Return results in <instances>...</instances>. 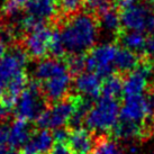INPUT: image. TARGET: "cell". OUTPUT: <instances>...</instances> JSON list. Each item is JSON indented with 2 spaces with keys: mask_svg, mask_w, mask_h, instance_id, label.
Returning a JSON list of instances; mask_svg holds the SVG:
<instances>
[{
  "mask_svg": "<svg viewBox=\"0 0 154 154\" xmlns=\"http://www.w3.org/2000/svg\"><path fill=\"white\" fill-rule=\"evenodd\" d=\"M13 109L5 107L4 105L0 103V123H5L10 118V116L13 114Z\"/></svg>",
  "mask_w": 154,
  "mask_h": 154,
  "instance_id": "obj_30",
  "label": "cell"
},
{
  "mask_svg": "<svg viewBox=\"0 0 154 154\" xmlns=\"http://www.w3.org/2000/svg\"><path fill=\"white\" fill-rule=\"evenodd\" d=\"M80 96L79 94H70L65 99L59 103L51 105L36 120V124L42 129H57L62 128L69 122L77 109Z\"/></svg>",
  "mask_w": 154,
  "mask_h": 154,
  "instance_id": "obj_5",
  "label": "cell"
},
{
  "mask_svg": "<svg viewBox=\"0 0 154 154\" xmlns=\"http://www.w3.org/2000/svg\"><path fill=\"white\" fill-rule=\"evenodd\" d=\"M123 79L124 78L117 73L105 79L101 88V96L118 100L123 94V81H124Z\"/></svg>",
  "mask_w": 154,
  "mask_h": 154,
  "instance_id": "obj_22",
  "label": "cell"
},
{
  "mask_svg": "<svg viewBox=\"0 0 154 154\" xmlns=\"http://www.w3.org/2000/svg\"><path fill=\"white\" fill-rule=\"evenodd\" d=\"M110 134L115 140L119 141L131 142L136 138L142 140V125L119 118L111 129Z\"/></svg>",
  "mask_w": 154,
  "mask_h": 154,
  "instance_id": "obj_19",
  "label": "cell"
},
{
  "mask_svg": "<svg viewBox=\"0 0 154 154\" xmlns=\"http://www.w3.org/2000/svg\"><path fill=\"white\" fill-rule=\"evenodd\" d=\"M97 19L99 23V27L106 32H109L110 34L115 35V37H117L123 30L118 7L110 8L103 13L99 14L97 16Z\"/></svg>",
  "mask_w": 154,
  "mask_h": 154,
  "instance_id": "obj_21",
  "label": "cell"
},
{
  "mask_svg": "<svg viewBox=\"0 0 154 154\" xmlns=\"http://www.w3.org/2000/svg\"><path fill=\"white\" fill-rule=\"evenodd\" d=\"M53 34L54 28L44 25L29 34L25 35L23 39V46L28 56L37 60L45 57L48 54Z\"/></svg>",
  "mask_w": 154,
  "mask_h": 154,
  "instance_id": "obj_9",
  "label": "cell"
},
{
  "mask_svg": "<svg viewBox=\"0 0 154 154\" xmlns=\"http://www.w3.org/2000/svg\"><path fill=\"white\" fill-rule=\"evenodd\" d=\"M65 63L72 75H79L85 72L86 68V54H69L65 59Z\"/></svg>",
  "mask_w": 154,
  "mask_h": 154,
  "instance_id": "obj_25",
  "label": "cell"
},
{
  "mask_svg": "<svg viewBox=\"0 0 154 154\" xmlns=\"http://www.w3.org/2000/svg\"><path fill=\"white\" fill-rule=\"evenodd\" d=\"M120 105L116 99L100 97L94 100V105L85 119V125L90 132L107 135L119 119Z\"/></svg>",
  "mask_w": 154,
  "mask_h": 154,
  "instance_id": "obj_3",
  "label": "cell"
},
{
  "mask_svg": "<svg viewBox=\"0 0 154 154\" xmlns=\"http://www.w3.org/2000/svg\"><path fill=\"white\" fill-rule=\"evenodd\" d=\"M118 46L115 43H103L94 46L86 55V68L101 79L116 74L115 60Z\"/></svg>",
  "mask_w": 154,
  "mask_h": 154,
  "instance_id": "obj_6",
  "label": "cell"
},
{
  "mask_svg": "<svg viewBox=\"0 0 154 154\" xmlns=\"http://www.w3.org/2000/svg\"><path fill=\"white\" fill-rule=\"evenodd\" d=\"M60 35L68 54H85L94 47L99 37V23L97 16L87 11H79L61 18Z\"/></svg>",
  "mask_w": 154,
  "mask_h": 154,
  "instance_id": "obj_1",
  "label": "cell"
},
{
  "mask_svg": "<svg viewBox=\"0 0 154 154\" xmlns=\"http://www.w3.org/2000/svg\"><path fill=\"white\" fill-rule=\"evenodd\" d=\"M141 61V57L134 52L126 50L124 47H118V52L115 60L116 73L124 78L128 73L134 71Z\"/></svg>",
  "mask_w": 154,
  "mask_h": 154,
  "instance_id": "obj_20",
  "label": "cell"
},
{
  "mask_svg": "<svg viewBox=\"0 0 154 154\" xmlns=\"http://www.w3.org/2000/svg\"><path fill=\"white\" fill-rule=\"evenodd\" d=\"M149 1H150V5H151V6H152V7L154 8V0H149Z\"/></svg>",
  "mask_w": 154,
  "mask_h": 154,
  "instance_id": "obj_34",
  "label": "cell"
},
{
  "mask_svg": "<svg viewBox=\"0 0 154 154\" xmlns=\"http://www.w3.org/2000/svg\"><path fill=\"white\" fill-rule=\"evenodd\" d=\"M26 14L32 15L46 23L51 20L52 23L59 22L60 19V10L57 0H29L25 6Z\"/></svg>",
  "mask_w": 154,
  "mask_h": 154,
  "instance_id": "obj_13",
  "label": "cell"
},
{
  "mask_svg": "<svg viewBox=\"0 0 154 154\" xmlns=\"http://www.w3.org/2000/svg\"><path fill=\"white\" fill-rule=\"evenodd\" d=\"M120 0H85V11L98 16L110 8L118 7Z\"/></svg>",
  "mask_w": 154,
  "mask_h": 154,
  "instance_id": "obj_23",
  "label": "cell"
},
{
  "mask_svg": "<svg viewBox=\"0 0 154 154\" xmlns=\"http://www.w3.org/2000/svg\"><path fill=\"white\" fill-rule=\"evenodd\" d=\"M147 36L149 35L137 33V32L122 30L120 34L116 37V42L122 47L134 52L135 54H137L142 59L143 53H144V48H145Z\"/></svg>",
  "mask_w": 154,
  "mask_h": 154,
  "instance_id": "obj_18",
  "label": "cell"
},
{
  "mask_svg": "<svg viewBox=\"0 0 154 154\" xmlns=\"http://www.w3.org/2000/svg\"><path fill=\"white\" fill-rule=\"evenodd\" d=\"M72 83V74L66 72L59 77L52 78L47 81L41 82L39 86L47 103L54 105L71 94Z\"/></svg>",
  "mask_w": 154,
  "mask_h": 154,
  "instance_id": "obj_10",
  "label": "cell"
},
{
  "mask_svg": "<svg viewBox=\"0 0 154 154\" xmlns=\"http://www.w3.org/2000/svg\"><path fill=\"white\" fill-rule=\"evenodd\" d=\"M33 134V127L29 124V122L16 119L9 127L8 145L15 150L17 147H23L29 141Z\"/></svg>",
  "mask_w": 154,
  "mask_h": 154,
  "instance_id": "obj_17",
  "label": "cell"
},
{
  "mask_svg": "<svg viewBox=\"0 0 154 154\" xmlns=\"http://www.w3.org/2000/svg\"><path fill=\"white\" fill-rule=\"evenodd\" d=\"M66 72H70V71H69L65 61L47 57V59L41 60L36 64L34 70V77L36 81L41 83V82L47 81L52 78L59 77Z\"/></svg>",
  "mask_w": 154,
  "mask_h": 154,
  "instance_id": "obj_15",
  "label": "cell"
},
{
  "mask_svg": "<svg viewBox=\"0 0 154 154\" xmlns=\"http://www.w3.org/2000/svg\"><path fill=\"white\" fill-rule=\"evenodd\" d=\"M0 154H20V152H18V151H16L15 149L8 145L0 149Z\"/></svg>",
  "mask_w": 154,
  "mask_h": 154,
  "instance_id": "obj_31",
  "label": "cell"
},
{
  "mask_svg": "<svg viewBox=\"0 0 154 154\" xmlns=\"http://www.w3.org/2000/svg\"><path fill=\"white\" fill-rule=\"evenodd\" d=\"M28 57L23 44H13L10 52L0 61V94L15 78L25 72Z\"/></svg>",
  "mask_w": 154,
  "mask_h": 154,
  "instance_id": "obj_7",
  "label": "cell"
},
{
  "mask_svg": "<svg viewBox=\"0 0 154 154\" xmlns=\"http://www.w3.org/2000/svg\"><path fill=\"white\" fill-rule=\"evenodd\" d=\"M92 154H123V152L115 142L108 138L107 135H100Z\"/></svg>",
  "mask_w": 154,
  "mask_h": 154,
  "instance_id": "obj_24",
  "label": "cell"
},
{
  "mask_svg": "<svg viewBox=\"0 0 154 154\" xmlns=\"http://www.w3.org/2000/svg\"><path fill=\"white\" fill-rule=\"evenodd\" d=\"M48 154H72V152L65 143H55Z\"/></svg>",
  "mask_w": 154,
  "mask_h": 154,
  "instance_id": "obj_28",
  "label": "cell"
},
{
  "mask_svg": "<svg viewBox=\"0 0 154 154\" xmlns=\"http://www.w3.org/2000/svg\"><path fill=\"white\" fill-rule=\"evenodd\" d=\"M103 79L94 72H82L75 77L73 81L74 89L78 91L79 96L83 98L96 99L101 94Z\"/></svg>",
  "mask_w": 154,
  "mask_h": 154,
  "instance_id": "obj_14",
  "label": "cell"
},
{
  "mask_svg": "<svg viewBox=\"0 0 154 154\" xmlns=\"http://www.w3.org/2000/svg\"><path fill=\"white\" fill-rule=\"evenodd\" d=\"M11 1L15 2L17 6H19L20 8H23V7H25L26 5L28 4V1H29V0H11Z\"/></svg>",
  "mask_w": 154,
  "mask_h": 154,
  "instance_id": "obj_33",
  "label": "cell"
},
{
  "mask_svg": "<svg viewBox=\"0 0 154 154\" xmlns=\"http://www.w3.org/2000/svg\"><path fill=\"white\" fill-rule=\"evenodd\" d=\"M7 44L5 43L4 41L0 39V61L4 59V56L6 55V50H7Z\"/></svg>",
  "mask_w": 154,
  "mask_h": 154,
  "instance_id": "obj_32",
  "label": "cell"
},
{
  "mask_svg": "<svg viewBox=\"0 0 154 154\" xmlns=\"http://www.w3.org/2000/svg\"><path fill=\"white\" fill-rule=\"evenodd\" d=\"M99 136L83 127L72 129L66 142V145L74 154H92Z\"/></svg>",
  "mask_w": 154,
  "mask_h": 154,
  "instance_id": "obj_12",
  "label": "cell"
},
{
  "mask_svg": "<svg viewBox=\"0 0 154 154\" xmlns=\"http://www.w3.org/2000/svg\"><path fill=\"white\" fill-rule=\"evenodd\" d=\"M152 154H154V153H152Z\"/></svg>",
  "mask_w": 154,
  "mask_h": 154,
  "instance_id": "obj_35",
  "label": "cell"
},
{
  "mask_svg": "<svg viewBox=\"0 0 154 154\" xmlns=\"http://www.w3.org/2000/svg\"><path fill=\"white\" fill-rule=\"evenodd\" d=\"M123 30L154 34V8L145 0H120L118 5Z\"/></svg>",
  "mask_w": 154,
  "mask_h": 154,
  "instance_id": "obj_2",
  "label": "cell"
},
{
  "mask_svg": "<svg viewBox=\"0 0 154 154\" xmlns=\"http://www.w3.org/2000/svg\"><path fill=\"white\" fill-rule=\"evenodd\" d=\"M54 137L48 129L35 132L22 147L20 154H48L54 146Z\"/></svg>",
  "mask_w": 154,
  "mask_h": 154,
  "instance_id": "obj_16",
  "label": "cell"
},
{
  "mask_svg": "<svg viewBox=\"0 0 154 154\" xmlns=\"http://www.w3.org/2000/svg\"><path fill=\"white\" fill-rule=\"evenodd\" d=\"M57 4H59L61 19L63 17L79 13L81 7H83L85 0H57Z\"/></svg>",
  "mask_w": 154,
  "mask_h": 154,
  "instance_id": "obj_26",
  "label": "cell"
},
{
  "mask_svg": "<svg viewBox=\"0 0 154 154\" xmlns=\"http://www.w3.org/2000/svg\"><path fill=\"white\" fill-rule=\"evenodd\" d=\"M47 105L48 103L44 98L39 83L37 81H32L19 97L14 112L17 119L26 122L37 120L39 116L47 109Z\"/></svg>",
  "mask_w": 154,
  "mask_h": 154,
  "instance_id": "obj_4",
  "label": "cell"
},
{
  "mask_svg": "<svg viewBox=\"0 0 154 154\" xmlns=\"http://www.w3.org/2000/svg\"><path fill=\"white\" fill-rule=\"evenodd\" d=\"M70 133H71V129L70 128H57L54 131L53 133V137H54V141L56 143H65L69 140V136H70Z\"/></svg>",
  "mask_w": 154,
  "mask_h": 154,
  "instance_id": "obj_27",
  "label": "cell"
},
{
  "mask_svg": "<svg viewBox=\"0 0 154 154\" xmlns=\"http://www.w3.org/2000/svg\"><path fill=\"white\" fill-rule=\"evenodd\" d=\"M154 63L145 59H141L137 68L124 77L123 94L126 97H134L144 94L153 83Z\"/></svg>",
  "mask_w": 154,
  "mask_h": 154,
  "instance_id": "obj_8",
  "label": "cell"
},
{
  "mask_svg": "<svg viewBox=\"0 0 154 154\" xmlns=\"http://www.w3.org/2000/svg\"><path fill=\"white\" fill-rule=\"evenodd\" d=\"M149 117L150 110L145 94L124 98V103L120 107V119L129 120L142 125Z\"/></svg>",
  "mask_w": 154,
  "mask_h": 154,
  "instance_id": "obj_11",
  "label": "cell"
},
{
  "mask_svg": "<svg viewBox=\"0 0 154 154\" xmlns=\"http://www.w3.org/2000/svg\"><path fill=\"white\" fill-rule=\"evenodd\" d=\"M8 136H9V127L6 125L0 126V149L5 147L8 144Z\"/></svg>",
  "mask_w": 154,
  "mask_h": 154,
  "instance_id": "obj_29",
  "label": "cell"
}]
</instances>
